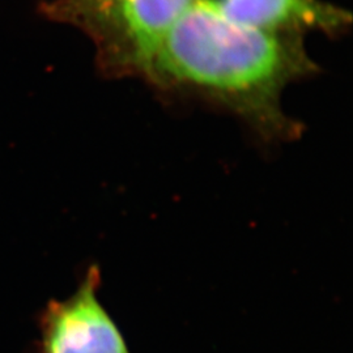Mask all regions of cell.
I'll return each instance as SVG.
<instances>
[{"instance_id": "5b68a950", "label": "cell", "mask_w": 353, "mask_h": 353, "mask_svg": "<svg viewBox=\"0 0 353 353\" xmlns=\"http://www.w3.org/2000/svg\"><path fill=\"white\" fill-rule=\"evenodd\" d=\"M118 0H57L45 11L51 19L67 21L80 29L108 12Z\"/></svg>"}, {"instance_id": "3957f363", "label": "cell", "mask_w": 353, "mask_h": 353, "mask_svg": "<svg viewBox=\"0 0 353 353\" xmlns=\"http://www.w3.org/2000/svg\"><path fill=\"white\" fill-rule=\"evenodd\" d=\"M101 270L90 265L68 299L52 300L39 316L36 353H131L99 300Z\"/></svg>"}, {"instance_id": "6da1fadb", "label": "cell", "mask_w": 353, "mask_h": 353, "mask_svg": "<svg viewBox=\"0 0 353 353\" xmlns=\"http://www.w3.org/2000/svg\"><path fill=\"white\" fill-rule=\"evenodd\" d=\"M312 71L300 36L241 26L195 0L165 36L145 77L203 92L267 134H290L280 94Z\"/></svg>"}, {"instance_id": "7a4b0ae2", "label": "cell", "mask_w": 353, "mask_h": 353, "mask_svg": "<svg viewBox=\"0 0 353 353\" xmlns=\"http://www.w3.org/2000/svg\"><path fill=\"white\" fill-rule=\"evenodd\" d=\"M195 0H118L83 30L96 42L105 71L147 76L168 32Z\"/></svg>"}, {"instance_id": "277c9868", "label": "cell", "mask_w": 353, "mask_h": 353, "mask_svg": "<svg viewBox=\"0 0 353 353\" xmlns=\"http://www.w3.org/2000/svg\"><path fill=\"white\" fill-rule=\"evenodd\" d=\"M241 26L271 33L300 36L307 30L341 32L351 16L321 0H201Z\"/></svg>"}]
</instances>
